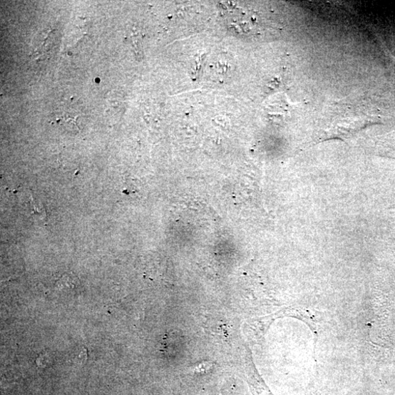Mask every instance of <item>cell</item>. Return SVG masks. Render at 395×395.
Here are the masks:
<instances>
[{
	"instance_id": "6da1fadb",
	"label": "cell",
	"mask_w": 395,
	"mask_h": 395,
	"mask_svg": "<svg viewBox=\"0 0 395 395\" xmlns=\"http://www.w3.org/2000/svg\"><path fill=\"white\" fill-rule=\"evenodd\" d=\"M391 68H392V73H394V78H395V61H392V63H391Z\"/></svg>"
}]
</instances>
